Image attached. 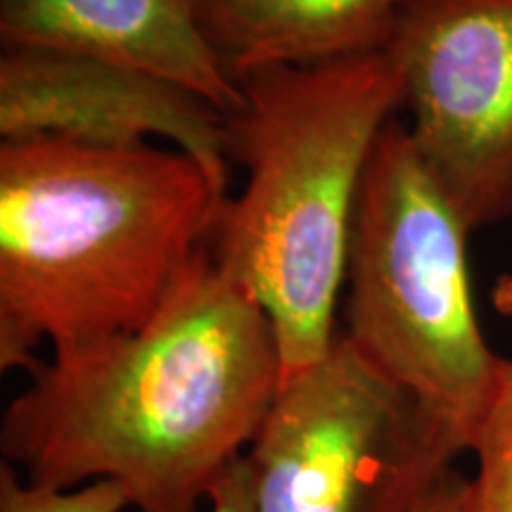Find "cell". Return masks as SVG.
<instances>
[{
	"label": "cell",
	"mask_w": 512,
	"mask_h": 512,
	"mask_svg": "<svg viewBox=\"0 0 512 512\" xmlns=\"http://www.w3.org/2000/svg\"><path fill=\"white\" fill-rule=\"evenodd\" d=\"M0 451L48 489L110 479L136 512H209L283 384L271 320L211 259L192 256L155 316L29 370Z\"/></svg>",
	"instance_id": "cell-1"
},
{
	"label": "cell",
	"mask_w": 512,
	"mask_h": 512,
	"mask_svg": "<svg viewBox=\"0 0 512 512\" xmlns=\"http://www.w3.org/2000/svg\"><path fill=\"white\" fill-rule=\"evenodd\" d=\"M226 192L181 150L0 143V370L138 330L207 245Z\"/></svg>",
	"instance_id": "cell-2"
},
{
	"label": "cell",
	"mask_w": 512,
	"mask_h": 512,
	"mask_svg": "<svg viewBox=\"0 0 512 512\" xmlns=\"http://www.w3.org/2000/svg\"><path fill=\"white\" fill-rule=\"evenodd\" d=\"M238 83L228 143L247 183L223 200L207 249L271 320L287 380L337 339L358 190L403 83L384 50L252 69Z\"/></svg>",
	"instance_id": "cell-3"
},
{
	"label": "cell",
	"mask_w": 512,
	"mask_h": 512,
	"mask_svg": "<svg viewBox=\"0 0 512 512\" xmlns=\"http://www.w3.org/2000/svg\"><path fill=\"white\" fill-rule=\"evenodd\" d=\"M470 233L394 119L358 190L342 332L465 453L503 361L479 328Z\"/></svg>",
	"instance_id": "cell-4"
},
{
	"label": "cell",
	"mask_w": 512,
	"mask_h": 512,
	"mask_svg": "<svg viewBox=\"0 0 512 512\" xmlns=\"http://www.w3.org/2000/svg\"><path fill=\"white\" fill-rule=\"evenodd\" d=\"M463 453L339 330L283 380L247 448L252 512H422Z\"/></svg>",
	"instance_id": "cell-5"
},
{
	"label": "cell",
	"mask_w": 512,
	"mask_h": 512,
	"mask_svg": "<svg viewBox=\"0 0 512 512\" xmlns=\"http://www.w3.org/2000/svg\"><path fill=\"white\" fill-rule=\"evenodd\" d=\"M384 53L425 169L470 230L512 219V0H413Z\"/></svg>",
	"instance_id": "cell-6"
},
{
	"label": "cell",
	"mask_w": 512,
	"mask_h": 512,
	"mask_svg": "<svg viewBox=\"0 0 512 512\" xmlns=\"http://www.w3.org/2000/svg\"><path fill=\"white\" fill-rule=\"evenodd\" d=\"M0 136L126 150L162 138L226 192L228 117L164 76L50 48L0 50Z\"/></svg>",
	"instance_id": "cell-7"
},
{
	"label": "cell",
	"mask_w": 512,
	"mask_h": 512,
	"mask_svg": "<svg viewBox=\"0 0 512 512\" xmlns=\"http://www.w3.org/2000/svg\"><path fill=\"white\" fill-rule=\"evenodd\" d=\"M3 46L50 48L164 76L226 117L242 88L200 22V0H0Z\"/></svg>",
	"instance_id": "cell-8"
},
{
	"label": "cell",
	"mask_w": 512,
	"mask_h": 512,
	"mask_svg": "<svg viewBox=\"0 0 512 512\" xmlns=\"http://www.w3.org/2000/svg\"><path fill=\"white\" fill-rule=\"evenodd\" d=\"M413 0H200V22L235 76L275 64L377 53Z\"/></svg>",
	"instance_id": "cell-9"
},
{
	"label": "cell",
	"mask_w": 512,
	"mask_h": 512,
	"mask_svg": "<svg viewBox=\"0 0 512 512\" xmlns=\"http://www.w3.org/2000/svg\"><path fill=\"white\" fill-rule=\"evenodd\" d=\"M475 512H512V358H503L489 406L472 441Z\"/></svg>",
	"instance_id": "cell-10"
},
{
	"label": "cell",
	"mask_w": 512,
	"mask_h": 512,
	"mask_svg": "<svg viewBox=\"0 0 512 512\" xmlns=\"http://www.w3.org/2000/svg\"><path fill=\"white\" fill-rule=\"evenodd\" d=\"M131 508L124 489L110 479L76 486L48 489L19 479L8 463L0 467V512H121Z\"/></svg>",
	"instance_id": "cell-11"
},
{
	"label": "cell",
	"mask_w": 512,
	"mask_h": 512,
	"mask_svg": "<svg viewBox=\"0 0 512 512\" xmlns=\"http://www.w3.org/2000/svg\"><path fill=\"white\" fill-rule=\"evenodd\" d=\"M209 512H252V498H249V482L245 456L235 463L221 479L219 489L211 496Z\"/></svg>",
	"instance_id": "cell-12"
},
{
	"label": "cell",
	"mask_w": 512,
	"mask_h": 512,
	"mask_svg": "<svg viewBox=\"0 0 512 512\" xmlns=\"http://www.w3.org/2000/svg\"><path fill=\"white\" fill-rule=\"evenodd\" d=\"M422 512H475L470 477H465L456 467Z\"/></svg>",
	"instance_id": "cell-13"
},
{
	"label": "cell",
	"mask_w": 512,
	"mask_h": 512,
	"mask_svg": "<svg viewBox=\"0 0 512 512\" xmlns=\"http://www.w3.org/2000/svg\"><path fill=\"white\" fill-rule=\"evenodd\" d=\"M491 306L501 316L512 318V273H505L496 280L494 290H491Z\"/></svg>",
	"instance_id": "cell-14"
}]
</instances>
